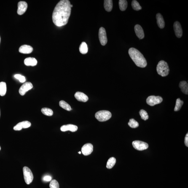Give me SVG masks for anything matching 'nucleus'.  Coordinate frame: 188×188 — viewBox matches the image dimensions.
Returning <instances> with one entry per match:
<instances>
[{
  "label": "nucleus",
  "instance_id": "nucleus-1",
  "mask_svg": "<svg viewBox=\"0 0 188 188\" xmlns=\"http://www.w3.org/2000/svg\"><path fill=\"white\" fill-rule=\"evenodd\" d=\"M71 4L68 0H61L57 4L52 14V20L57 26L61 27L68 23L71 12Z\"/></svg>",
  "mask_w": 188,
  "mask_h": 188
},
{
  "label": "nucleus",
  "instance_id": "nucleus-2",
  "mask_svg": "<svg viewBox=\"0 0 188 188\" xmlns=\"http://www.w3.org/2000/svg\"><path fill=\"white\" fill-rule=\"evenodd\" d=\"M129 54L137 66L139 67L145 68L147 65V62L144 55L137 49L131 48L129 49Z\"/></svg>",
  "mask_w": 188,
  "mask_h": 188
},
{
  "label": "nucleus",
  "instance_id": "nucleus-3",
  "mask_svg": "<svg viewBox=\"0 0 188 188\" xmlns=\"http://www.w3.org/2000/svg\"><path fill=\"white\" fill-rule=\"evenodd\" d=\"M157 70L158 74L162 77L168 75L170 71L168 64L163 60L159 62L157 65Z\"/></svg>",
  "mask_w": 188,
  "mask_h": 188
},
{
  "label": "nucleus",
  "instance_id": "nucleus-4",
  "mask_svg": "<svg viewBox=\"0 0 188 188\" xmlns=\"http://www.w3.org/2000/svg\"><path fill=\"white\" fill-rule=\"evenodd\" d=\"M111 113L109 111H100L95 114V117L98 121L103 122L109 120L111 117Z\"/></svg>",
  "mask_w": 188,
  "mask_h": 188
},
{
  "label": "nucleus",
  "instance_id": "nucleus-5",
  "mask_svg": "<svg viewBox=\"0 0 188 188\" xmlns=\"http://www.w3.org/2000/svg\"><path fill=\"white\" fill-rule=\"evenodd\" d=\"M24 178L25 183L29 185L32 182L33 176L32 172L30 169L27 167H24L23 169Z\"/></svg>",
  "mask_w": 188,
  "mask_h": 188
},
{
  "label": "nucleus",
  "instance_id": "nucleus-6",
  "mask_svg": "<svg viewBox=\"0 0 188 188\" xmlns=\"http://www.w3.org/2000/svg\"><path fill=\"white\" fill-rule=\"evenodd\" d=\"M162 101H163V99L161 97L151 95L148 97L147 99L146 102L149 106H153L159 104L161 103Z\"/></svg>",
  "mask_w": 188,
  "mask_h": 188
},
{
  "label": "nucleus",
  "instance_id": "nucleus-7",
  "mask_svg": "<svg viewBox=\"0 0 188 188\" xmlns=\"http://www.w3.org/2000/svg\"><path fill=\"white\" fill-rule=\"evenodd\" d=\"M99 37L100 43L101 45L105 46L107 43V38L106 30L103 27H101L99 29Z\"/></svg>",
  "mask_w": 188,
  "mask_h": 188
},
{
  "label": "nucleus",
  "instance_id": "nucleus-8",
  "mask_svg": "<svg viewBox=\"0 0 188 188\" xmlns=\"http://www.w3.org/2000/svg\"><path fill=\"white\" fill-rule=\"evenodd\" d=\"M133 147L138 151H143L147 149L149 147V145L144 142L136 141L132 143Z\"/></svg>",
  "mask_w": 188,
  "mask_h": 188
},
{
  "label": "nucleus",
  "instance_id": "nucleus-9",
  "mask_svg": "<svg viewBox=\"0 0 188 188\" xmlns=\"http://www.w3.org/2000/svg\"><path fill=\"white\" fill-rule=\"evenodd\" d=\"M33 86L32 84L30 82L25 83L22 85L20 87L19 90V92L21 95H25V93L28 91L31 90L33 88Z\"/></svg>",
  "mask_w": 188,
  "mask_h": 188
},
{
  "label": "nucleus",
  "instance_id": "nucleus-10",
  "mask_svg": "<svg viewBox=\"0 0 188 188\" xmlns=\"http://www.w3.org/2000/svg\"><path fill=\"white\" fill-rule=\"evenodd\" d=\"M93 145L90 143H87L82 147L81 151L84 155H89L93 152Z\"/></svg>",
  "mask_w": 188,
  "mask_h": 188
},
{
  "label": "nucleus",
  "instance_id": "nucleus-11",
  "mask_svg": "<svg viewBox=\"0 0 188 188\" xmlns=\"http://www.w3.org/2000/svg\"><path fill=\"white\" fill-rule=\"evenodd\" d=\"M18 9L17 10V13L19 15H22L26 12L28 7V5L25 1H20L19 2L17 5Z\"/></svg>",
  "mask_w": 188,
  "mask_h": 188
},
{
  "label": "nucleus",
  "instance_id": "nucleus-12",
  "mask_svg": "<svg viewBox=\"0 0 188 188\" xmlns=\"http://www.w3.org/2000/svg\"><path fill=\"white\" fill-rule=\"evenodd\" d=\"M31 123L28 121H24L19 123L13 127V129L15 131H20L22 129L28 128L31 126Z\"/></svg>",
  "mask_w": 188,
  "mask_h": 188
},
{
  "label": "nucleus",
  "instance_id": "nucleus-13",
  "mask_svg": "<svg viewBox=\"0 0 188 188\" xmlns=\"http://www.w3.org/2000/svg\"><path fill=\"white\" fill-rule=\"evenodd\" d=\"M173 28L177 37L178 38H181L183 35V30L181 24L179 22H175L173 25Z\"/></svg>",
  "mask_w": 188,
  "mask_h": 188
},
{
  "label": "nucleus",
  "instance_id": "nucleus-14",
  "mask_svg": "<svg viewBox=\"0 0 188 188\" xmlns=\"http://www.w3.org/2000/svg\"><path fill=\"white\" fill-rule=\"evenodd\" d=\"M75 98L78 101L86 102L88 101L89 98L85 94L80 92H76L74 95Z\"/></svg>",
  "mask_w": 188,
  "mask_h": 188
},
{
  "label": "nucleus",
  "instance_id": "nucleus-15",
  "mask_svg": "<svg viewBox=\"0 0 188 188\" xmlns=\"http://www.w3.org/2000/svg\"><path fill=\"white\" fill-rule=\"evenodd\" d=\"M135 31L137 36L140 39H144L145 37L144 31L141 25H136L135 27Z\"/></svg>",
  "mask_w": 188,
  "mask_h": 188
},
{
  "label": "nucleus",
  "instance_id": "nucleus-16",
  "mask_svg": "<svg viewBox=\"0 0 188 188\" xmlns=\"http://www.w3.org/2000/svg\"><path fill=\"white\" fill-rule=\"evenodd\" d=\"M78 127L75 125H63L60 128V130L63 132H65L70 131L72 132H74L77 131Z\"/></svg>",
  "mask_w": 188,
  "mask_h": 188
},
{
  "label": "nucleus",
  "instance_id": "nucleus-17",
  "mask_svg": "<svg viewBox=\"0 0 188 188\" xmlns=\"http://www.w3.org/2000/svg\"><path fill=\"white\" fill-rule=\"evenodd\" d=\"M33 50V48L31 46L24 45L19 48V52L23 54H29L32 52Z\"/></svg>",
  "mask_w": 188,
  "mask_h": 188
},
{
  "label": "nucleus",
  "instance_id": "nucleus-18",
  "mask_svg": "<svg viewBox=\"0 0 188 188\" xmlns=\"http://www.w3.org/2000/svg\"><path fill=\"white\" fill-rule=\"evenodd\" d=\"M156 19L157 20V23L159 28L163 29L165 27V22L163 17L161 14L157 13L156 15Z\"/></svg>",
  "mask_w": 188,
  "mask_h": 188
},
{
  "label": "nucleus",
  "instance_id": "nucleus-19",
  "mask_svg": "<svg viewBox=\"0 0 188 188\" xmlns=\"http://www.w3.org/2000/svg\"><path fill=\"white\" fill-rule=\"evenodd\" d=\"M24 63L27 66H34L37 64V60L35 58L29 57L25 59Z\"/></svg>",
  "mask_w": 188,
  "mask_h": 188
},
{
  "label": "nucleus",
  "instance_id": "nucleus-20",
  "mask_svg": "<svg viewBox=\"0 0 188 188\" xmlns=\"http://www.w3.org/2000/svg\"><path fill=\"white\" fill-rule=\"evenodd\" d=\"M179 87L181 88V91L183 93L188 95V84L185 81H182L180 82Z\"/></svg>",
  "mask_w": 188,
  "mask_h": 188
},
{
  "label": "nucleus",
  "instance_id": "nucleus-21",
  "mask_svg": "<svg viewBox=\"0 0 188 188\" xmlns=\"http://www.w3.org/2000/svg\"><path fill=\"white\" fill-rule=\"evenodd\" d=\"M104 8L108 12L112 10L113 6V1L111 0H105L104 1Z\"/></svg>",
  "mask_w": 188,
  "mask_h": 188
},
{
  "label": "nucleus",
  "instance_id": "nucleus-22",
  "mask_svg": "<svg viewBox=\"0 0 188 188\" xmlns=\"http://www.w3.org/2000/svg\"><path fill=\"white\" fill-rule=\"evenodd\" d=\"M7 90V87L6 83L4 82H0V95L4 96L5 95Z\"/></svg>",
  "mask_w": 188,
  "mask_h": 188
},
{
  "label": "nucleus",
  "instance_id": "nucleus-23",
  "mask_svg": "<svg viewBox=\"0 0 188 188\" xmlns=\"http://www.w3.org/2000/svg\"><path fill=\"white\" fill-rule=\"evenodd\" d=\"M79 50L81 53L83 54V55L87 53L88 52V47H87V45L86 43L82 42L79 47Z\"/></svg>",
  "mask_w": 188,
  "mask_h": 188
},
{
  "label": "nucleus",
  "instance_id": "nucleus-24",
  "mask_svg": "<svg viewBox=\"0 0 188 188\" xmlns=\"http://www.w3.org/2000/svg\"><path fill=\"white\" fill-rule=\"evenodd\" d=\"M116 160L115 158L111 157L108 160L107 163L106 167L108 169H111L113 168L115 165Z\"/></svg>",
  "mask_w": 188,
  "mask_h": 188
},
{
  "label": "nucleus",
  "instance_id": "nucleus-25",
  "mask_svg": "<svg viewBox=\"0 0 188 188\" xmlns=\"http://www.w3.org/2000/svg\"><path fill=\"white\" fill-rule=\"evenodd\" d=\"M119 9L121 11H125L127 7V2L126 0H119Z\"/></svg>",
  "mask_w": 188,
  "mask_h": 188
},
{
  "label": "nucleus",
  "instance_id": "nucleus-26",
  "mask_svg": "<svg viewBox=\"0 0 188 188\" xmlns=\"http://www.w3.org/2000/svg\"><path fill=\"white\" fill-rule=\"evenodd\" d=\"M59 106L63 109L67 111H71L72 109L69 104L63 100L59 102Z\"/></svg>",
  "mask_w": 188,
  "mask_h": 188
},
{
  "label": "nucleus",
  "instance_id": "nucleus-27",
  "mask_svg": "<svg viewBox=\"0 0 188 188\" xmlns=\"http://www.w3.org/2000/svg\"><path fill=\"white\" fill-rule=\"evenodd\" d=\"M41 111L43 114L47 116H52L53 114L52 110L47 108H42Z\"/></svg>",
  "mask_w": 188,
  "mask_h": 188
},
{
  "label": "nucleus",
  "instance_id": "nucleus-28",
  "mask_svg": "<svg viewBox=\"0 0 188 188\" xmlns=\"http://www.w3.org/2000/svg\"><path fill=\"white\" fill-rule=\"evenodd\" d=\"M183 103H184V102L182 100H181L179 98L177 99L176 100L174 111H179L183 106Z\"/></svg>",
  "mask_w": 188,
  "mask_h": 188
},
{
  "label": "nucleus",
  "instance_id": "nucleus-29",
  "mask_svg": "<svg viewBox=\"0 0 188 188\" xmlns=\"http://www.w3.org/2000/svg\"><path fill=\"white\" fill-rule=\"evenodd\" d=\"M131 5L134 10L135 11H138L141 10L142 9V7L140 6L139 3L135 0L132 1Z\"/></svg>",
  "mask_w": 188,
  "mask_h": 188
},
{
  "label": "nucleus",
  "instance_id": "nucleus-30",
  "mask_svg": "<svg viewBox=\"0 0 188 188\" xmlns=\"http://www.w3.org/2000/svg\"><path fill=\"white\" fill-rule=\"evenodd\" d=\"M128 124V125L132 128H137L139 125L138 123L133 119H130L129 122Z\"/></svg>",
  "mask_w": 188,
  "mask_h": 188
},
{
  "label": "nucleus",
  "instance_id": "nucleus-31",
  "mask_svg": "<svg viewBox=\"0 0 188 188\" xmlns=\"http://www.w3.org/2000/svg\"><path fill=\"white\" fill-rule=\"evenodd\" d=\"M140 115H141V118L144 120L146 121L149 119V116L147 112L143 109H141L139 111Z\"/></svg>",
  "mask_w": 188,
  "mask_h": 188
},
{
  "label": "nucleus",
  "instance_id": "nucleus-32",
  "mask_svg": "<svg viewBox=\"0 0 188 188\" xmlns=\"http://www.w3.org/2000/svg\"><path fill=\"white\" fill-rule=\"evenodd\" d=\"M50 188H59V185L58 181L54 179L51 181L50 184Z\"/></svg>",
  "mask_w": 188,
  "mask_h": 188
},
{
  "label": "nucleus",
  "instance_id": "nucleus-33",
  "mask_svg": "<svg viewBox=\"0 0 188 188\" xmlns=\"http://www.w3.org/2000/svg\"><path fill=\"white\" fill-rule=\"evenodd\" d=\"M14 77L19 81L21 83H24L25 82L26 79L24 76L21 75L20 74H16L14 75Z\"/></svg>",
  "mask_w": 188,
  "mask_h": 188
},
{
  "label": "nucleus",
  "instance_id": "nucleus-34",
  "mask_svg": "<svg viewBox=\"0 0 188 188\" xmlns=\"http://www.w3.org/2000/svg\"><path fill=\"white\" fill-rule=\"evenodd\" d=\"M52 179V177L50 176H45L43 178V180L45 181H50Z\"/></svg>",
  "mask_w": 188,
  "mask_h": 188
},
{
  "label": "nucleus",
  "instance_id": "nucleus-35",
  "mask_svg": "<svg viewBox=\"0 0 188 188\" xmlns=\"http://www.w3.org/2000/svg\"><path fill=\"white\" fill-rule=\"evenodd\" d=\"M185 145L188 147V134L186 135L185 138Z\"/></svg>",
  "mask_w": 188,
  "mask_h": 188
},
{
  "label": "nucleus",
  "instance_id": "nucleus-36",
  "mask_svg": "<svg viewBox=\"0 0 188 188\" xmlns=\"http://www.w3.org/2000/svg\"><path fill=\"white\" fill-rule=\"evenodd\" d=\"M73 6L72 5H71V7H73Z\"/></svg>",
  "mask_w": 188,
  "mask_h": 188
},
{
  "label": "nucleus",
  "instance_id": "nucleus-37",
  "mask_svg": "<svg viewBox=\"0 0 188 188\" xmlns=\"http://www.w3.org/2000/svg\"><path fill=\"white\" fill-rule=\"evenodd\" d=\"M79 154H81V152H79Z\"/></svg>",
  "mask_w": 188,
  "mask_h": 188
},
{
  "label": "nucleus",
  "instance_id": "nucleus-38",
  "mask_svg": "<svg viewBox=\"0 0 188 188\" xmlns=\"http://www.w3.org/2000/svg\"><path fill=\"white\" fill-rule=\"evenodd\" d=\"M0 43H1V37H0Z\"/></svg>",
  "mask_w": 188,
  "mask_h": 188
},
{
  "label": "nucleus",
  "instance_id": "nucleus-39",
  "mask_svg": "<svg viewBox=\"0 0 188 188\" xmlns=\"http://www.w3.org/2000/svg\"><path fill=\"white\" fill-rule=\"evenodd\" d=\"M1 150V146H0V150Z\"/></svg>",
  "mask_w": 188,
  "mask_h": 188
},
{
  "label": "nucleus",
  "instance_id": "nucleus-40",
  "mask_svg": "<svg viewBox=\"0 0 188 188\" xmlns=\"http://www.w3.org/2000/svg\"><path fill=\"white\" fill-rule=\"evenodd\" d=\"M0 116H1V111H0Z\"/></svg>",
  "mask_w": 188,
  "mask_h": 188
}]
</instances>
